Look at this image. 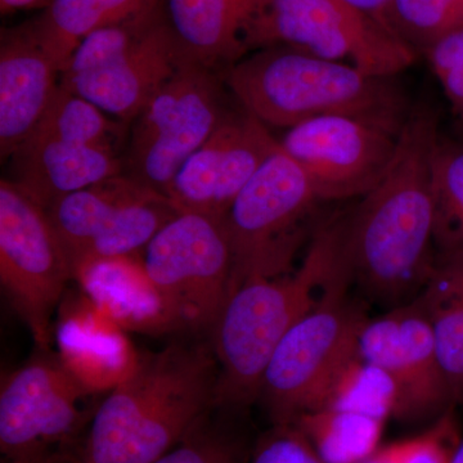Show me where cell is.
Instances as JSON below:
<instances>
[{"instance_id": "22", "label": "cell", "mask_w": 463, "mask_h": 463, "mask_svg": "<svg viewBox=\"0 0 463 463\" xmlns=\"http://www.w3.org/2000/svg\"><path fill=\"white\" fill-rule=\"evenodd\" d=\"M455 404H463V252L438 255L419 295Z\"/></svg>"}, {"instance_id": "26", "label": "cell", "mask_w": 463, "mask_h": 463, "mask_svg": "<svg viewBox=\"0 0 463 463\" xmlns=\"http://www.w3.org/2000/svg\"><path fill=\"white\" fill-rule=\"evenodd\" d=\"M30 136L116 151L120 125L109 120L108 114L90 100L60 85Z\"/></svg>"}, {"instance_id": "33", "label": "cell", "mask_w": 463, "mask_h": 463, "mask_svg": "<svg viewBox=\"0 0 463 463\" xmlns=\"http://www.w3.org/2000/svg\"><path fill=\"white\" fill-rule=\"evenodd\" d=\"M359 463H401L399 458L397 443L388 447L379 448L373 455Z\"/></svg>"}, {"instance_id": "21", "label": "cell", "mask_w": 463, "mask_h": 463, "mask_svg": "<svg viewBox=\"0 0 463 463\" xmlns=\"http://www.w3.org/2000/svg\"><path fill=\"white\" fill-rule=\"evenodd\" d=\"M151 190L123 173L54 201L48 216L71 268L94 241L118 223L125 207Z\"/></svg>"}, {"instance_id": "24", "label": "cell", "mask_w": 463, "mask_h": 463, "mask_svg": "<svg viewBox=\"0 0 463 463\" xmlns=\"http://www.w3.org/2000/svg\"><path fill=\"white\" fill-rule=\"evenodd\" d=\"M397 407L394 381L379 365L364 358L356 347L326 381L307 412L353 411L388 421L390 417L395 416Z\"/></svg>"}, {"instance_id": "35", "label": "cell", "mask_w": 463, "mask_h": 463, "mask_svg": "<svg viewBox=\"0 0 463 463\" xmlns=\"http://www.w3.org/2000/svg\"><path fill=\"white\" fill-rule=\"evenodd\" d=\"M47 463H80V461L76 457L74 450H70V452L61 453Z\"/></svg>"}, {"instance_id": "34", "label": "cell", "mask_w": 463, "mask_h": 463, "mask_svg": "<svg viewBox=\"0 0 463 463\" xmlns=\"http://www.w3.org/2000/svg\"><path fill=\"white\" fill-rule=\"evenodd\" d=\"M355 7L364 9L368 14H373L381 21V14L388 5L389 0H345ZM383 23V21H381Z\"/></svg>"}, {"instance_id": "6", "label": "cell", "mask_w": 463, "mask_h": 463, "mask_svg": "<svg viewBox=\"0 0 463 463\" xmlns=\"http://www.w3.org/2000/svg\"><path fill=\"white\" fill-rule=\"evenodd\" d=\"M318 203L307 174L279 145L224 216L233 254L232 291L249 279L291 272Z\"/></svg>"}, {"instance_id": "17", "label": "cell", "mask_w": 463, "mask_h": 463, "mask_svg": "<svg viewBox=\"0 0 463 463\" xmlns=\"http://www.w3.org/2000/svg\"><path fill=\"white\" fill-rule=\"evenodd\" d=\"M12 158V182L48 209L54 201L124 173L114 149L27 137Z\"/></svg>"}, {"instance_id": "7", "label": "cell", "mask_w": 463, "mask_h": 463, "mask_svg": "<svg viewBox=\"0 0 463 463\" xmlns=\"http://www.w3.org/2000/svg\"><path fill=\"white\" fill-rule=\"evenodd\" d=\"M142 260L183 336L209 340L233 282L224 218L179 213L151 240Z\"/></svg>"}, {"instance_id": "36", "label": "cell", "mask_w": 463, "mask_h": 463, "mask_svg": "<svg viewBox=\"0 0 463 463\" xmlns=\"http://www.w3.org/2000/svg\"><path fill=\"white\" fill-rule=\"evenodd\" d=\"M452 463H463V439L461 443H459L458 448H457L455 457H453Z\"/></svg>"}, {"instance_id": "20", "label": "cell", "mask_w": 463, "mask_h": 463, "mask_svg": "<svg viewBox=\"0 0 463 463\" xmlns=\"http://www.w3.org/2000/svg\"><path fill=\"white\" fill-rule=\"evenodd\" d=\"M164 20L188 63L225 69L249 53L248 21L231 0H158Z\"/></svg>"}, {"instance_id": "1", "label": "cell", "mask_w": 463, "mask_h": 463, "mask_svg": "<svg viewBox=\"0 0 463 463\" xmlns=\"http://www.w3.org/2000/svg\"><path fill=\"white\" fill-rule=\"evenodd\" d=\"M439 141L434 114L411 112L388 173L341 214L347 277L377 303L392 307L410 303L434 270L432 160Z\"/></svg>"}, {"instance_id": "4", "label": "cell", "mask_w": 463, "mask_h": 463, "mask_svg": "<svg viewBox=\"0 0 463 463\" xmlns=\"http://www.w3.org/2000/svg\"><path fill=\"white\" fill-rule=\"evenodd\" d=\"M225 71L241 108L267 127L289 129L319 116L347 115L401 133L411 115L395 78L295 48H261Z\"/></svg>"}, {"instance_id": "19", "label": "cell", "mask_w": 463, "mask_h": 463, "mask_svg": "<svg viewBox=\"0 0 463 463\" xmlns=\"http://www.w3.org/2000/svg\"><path fill=\"white\" fill-rule=\"evenodd\" d=\"M74 279L85 297L124 331L149 336H183L163 295L136 257L85 265Z\"/></svg>"}, {"instance_id": "31", "label": "cell", "mask_w": 463, "mask_h": 463, "mask_svg": "<svg viewBox=\"0 0 463 463\" xmlns=\"http://www.w3.org/2000/svg\"><path fill=\"white\" fill-rule=\"evenodd\" d=\"M248 463H323L295 425H273L250 450Z\"/></svg>"}, {"instance_id": "32", "label": "cell", "mask_w": 463, "mask_h": 463, "mask_svg": "<svg viewBox=\"0 0 463 463\" xmlns=\"http://www.w3.org/2000/svg\"><path fill=\"white\" fill-rule=\"evenodd\" d=\"M425 56L463 123V29L441 39Z\"/></svg>"}, {"instance_id": "18", "label": "cell", "mask_w": 463, "mask_h": 463, "mask_svg": "<svg viewBox=\"0 0 463 463\" xmlns=\"http://www.w3.org/2000/svg\"><path fill=\"white\" fill-rule=\"evenodd\" d=\"M125 332L87 298L61 310L58 356L91 392H111L138 364Z\"/></svg>"}, {"instance_id": "13", "label": "cell", "mask_w": 463, "mask_h": 463, "mask_svg": "<svg viewBox=\"0 0 463 463\" xmlns=\"http://www.w3.org/2000/svg\"><path fill=\"white\" fill-rule=\"evenodd\" d=\"M358 352L394 381L398 392L394 419L421 422L453 410L449 383L419 297L367 319L359 334Z\"/></svg>"}, {"instance_id": "16", "label": "cell", "mask_w": 463, "mask_h": 463, "mask_svg": "<svg viewBox=\"0 0 463 463\" xmlns=\"http://www.w3.org/2000/svg\"><path fill=\"white\" fill-rule=\"evenodd\" d=\"M61 70L29 23L0 42V154L11 158L33 133L60 87Z\"/></svg>"}, {"instance_id": "25", "label": "cell", "mask_w": 463, "mask_h": 463, "mask_svg": "<svg viewBox=\"0 0 463 463\" xmlns=\"http://www.w3.org/2000/svg\"><path fill=\"white\" fill-rule=\"evenodd\" d=\"M385 420L343 410H317L292 423L323 463H359L379 449Z\"/></svg>"}, {"instance_id": "10", "label": "cell", "mask_w": 463, "mask_h": 463, "mask_svg": "<svg viewBox=\"0 0 463 463\" xmlns=\"http://www.w3.org/2000/svg\"><path fill=\"white\" fill-rule=\"evenodd\" d=\"M228 109L214 70L185 63L134 118L124 174L165 194Z\"/></svg>"}, {"instance_id": "29", "label": "cell", "mask_w": 463, "mask_h": 463, "mask_svg": "<svg viewBox=\"0 0 463 463\" xmlns=\"http://www.w3.org/2000/svg\"><path fill=\"white\" fill-rule=\"evenodd\" d=\"M225 413L215 407L181 443L152 463H248L250 450L225 422Z\"/></svg>"}, {"instance_id": "14", "label": "cell", "mask_w": 463, "mask_h": 463, "mask_svg": "<svg viewBox=\"0 0 463 463\" xmlns=\"http://www.w3.org/2000/svg\"><path fill=\"white\" fill-rule=\"evenodd\" d=\"M279 142L241 108L228 109L212 136L176 173L166 197L179 213L224 218Z\"/></svg>"}, {"instance_id": "30", "label": "cell", "mask_w": 463, "mask_h": 463, "mask_svg": "<svg viewBox=\"0 0 463 463\" xmlns=\"http://www.w3.org/2000/svg\"><path fill=\"white\" fill-rule=\"evenodd\" d=\"M462 438L453 410L439 417L428 431L419 437L398 441L401 463H452Z\"/></svg>"}, {"instance_id": "5", "label": "cell", "mask_w": 463, "mask_h": 463, "mask_svg": "<svg viewBox=\"0 0 463 463\" xmlns=\"http://www.w3.org/2000/svg\"><path fill=\"white\" fill-rule=\"evenodd\" d=\"M246 50L289 47L395 78L417 54L388 27L345 0H263L243 35Z\"/></svg>"}, {"instance_id": "11", "label": "cell", "mask_w": 463, "mask_h": 463, "mask_svg": "<svg viewBox=\"0 0 463 463\" xmlns=\"http://www.w3.org/2000/svg\"><path fill=\"white\" fill-rule=\"evenodd\" d=\"M74 279L47 210L8 178L0 181V281L36 345L48 349L51 321Z\"/></svg>"}, {"instance_id": "28", "label": "cell", "mask_w": 463, "mask_h": 463, "mask_svg": "<svg viewBox=\"0 0 463 463\" xmlns=\"http://www.w3.org/2000/svg\"><path fill=\"white\" fill-rule=\"evenodd\" d=\"M381 21L414 53L463 29V0H389Z\"/></svg>"}, {"instance_id": "2", "label": "cell", "mask_w": 463, "mask_h": 463, "mask_svg": "<svg viewBox=\"0 0 463 463\" xmlns=\"http://www.w3.org/2000/svg\"><path fill=\"white\" fill-rule=\"evenodd\" d=\"M219 367L207 339L178 336L102 399L83 440L80 463H152L215 408Z\"/></svg>"}, {"instance_id": "27", "label": "cell", "mask_w": 463, "mask_h": 463, "mask_svg": "<svg viewBox=\"0 0 463 463\" xmlns=\"http://www.w3.org/2000/svg\"><path fill=\"white\" fill-rule=\"evenodd\" d=\"M432 201L437 254H462L463 145L439 141L432 160Z\"/></svg>"}, {"instance_id": "15", "label": "cell", "mask_w": 463, "mask_h": 463, "mask_svg": "<svg viewBox=\"0 0 463 463\" xmlns=\"http://www.w3.org/2000/svg\"><path fill=\"white\" fill-rule=\"evenodd\" d=\"M185 63L158 3L155 20L133 47L100 69L61 76L60 85L105 114L130 121Z\"/></svg>"}, {"instance_id": "23", "label": "cell", "mask_w": 463, "mask_h": 463, "mask_svg": "<svg viewBox=\"0 0 463 463\" xmlns=\"http://www.w3.org/2000/svg\"><path fill=\"white\" fill-rule=\"evenodd\" d=\"M158 0H51L30 21L33 35L60 67L66 69L76 47L90 33L124 23L155 7Z\"/></svg>"}, {"instance_id": "8", "label": "cell", "mask_w": 463, "mask_h": 463, "mask_svg": "<svg viewBox=\"0 0 463 463\" xmlns=\"http://www.w3.org/2000/svg\"><path fill=\"white\" fill-rule=\"evenodd\" d=\"M60 356L38 355L8 374L0 392L2 463H47L75 450L100 402Z\"/></svg>"}, {"instance_id": "3", "label": "cell", "mask_w": 463, "mask_h": 463, "mask_svg": "<svg viewBox=\"0 0 463 463\" xmlns=\"http://www.w3.org/2000/svg\"><path fill=\"white\" fill-rule=\"evenodd\" d=\"M345 276L339 214L315 232L297 270L249 279L232 291L209 337L219 367L215 407L241 412L258 402L277 346Z\"/></svg>"}, {"instance_id": "9", "label": "cell", "mask_w": 463, "mask_h": 463, "mask_svg": "<svg viewBox=\"0 0 463 463\" xmlns=\"http://www.w3.org/2000/svg\"><path fill=\"white\" fill-rule=\"evenodd\" d=\"M341 277L283 337L261 379L259 399L273 425H292L319 390L355 352L367 317L346 297Z\"/></svg>"}, {"instance_id": "12", "label": "cell", "mask_w": 463, "mask_h": 463, "mask_svg": "<svg viewBox=\"0 0 463 463\" xmlns=\"http://www.w3.org/2000/svg\"><path fill=\"white\" fill-rule=\"evenodd\" d=\"M399 136L365 118L327 115L289 128L279 146L307 174L319 201L364 197L388 173Z\"/></svg>"}]
</instances>
